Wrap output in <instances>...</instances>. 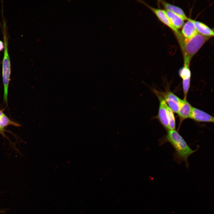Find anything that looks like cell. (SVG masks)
Masks as SVG:
<instances>
[{
	"label": "cell",
	"instance_id": "7",
	"mask_svg": "<svg viewBox=\"0 0 214 214\" xmlns=\"http://www.w3.org/2000/svg\"><path fill=\"white\" fill-rule=\"evenodd\" d=\"M164 98L168 107L174 112L177 114L182 100L172 92H169L166 93Z\"/></svg>",
	"mask_w": 214,
	"mask_h": 214
},
{
	"label": "cell",
	"instance_id": "14",
	"mask_svg": "<svg viewBox=\"0 0 214 214\" xmlns=\"http://www.w3.org/2000/svg\"><path fill=\"white\" fill-rule=\"evenodd\" d=\"M189 64H184L183 66L179 71V74L182 81L191 80V72Z\"/></svg>",
	"mask_w": 214,
	"mask_h": 214
},
{
	"label": "cell",
	"instance_id": "1",
	"mask_svg": "<svg viewBox=\"0 0 214 214\" xmlns=\"http://www.w3.org/2000/svg\"><path fill=\"white\" fill-rule=\"evenodd\" d=\"M163 141L169 143L174 149V159L177 161H184L186 166H188V157L196 150H192L177 131L175 130L167 131Z\"/></svg>",
	"mask_w": 214,
	"mask_h": 214
},
{
	"label": "cell",
	"instance_id": "4",
	"mask_svg": "<svg viewBox=\"0 0 214 214\" xmlns=\"http://www.w3.org/2000/svg\"><path fill=\"white\" fill-rule=\"evenodd\" d=\"M136 1L146 6L150 9L162 23L167 26L173 32L176 37L181 34V32L172 25L167 15L165 10L154 8L149 5L143 1L137 0Z\"/></svg>",
	"mask_w": 214,
	"mask_h": 214
},
{
	"label": "cell",
	"instance_id": "12",
	"mask_svg": "<svg viewBox=\"0 0 214 214\" xmlns=\"http://www.w3.org/2000/svg\"><path fill=\"white\" fill-rule=\"evenodd\" d=\"M165 11L171 23L178 30L182 27L184 21L181 18L169 11Z\"/></svg>",
	"mask_w": 214,
	"mask_h": 214
},
{
	"label": "cell",
	"instance_id": "3",
	"mask_svg": "<svg viewBox=\"0 0 214 214\" xmlns=\"http://www.w3.org/2000/svg\"><path fill=\"white\" fill-rule=\"evenodd\" d=\"M4 53L2 62V76L4 87V98L7 103L8 89L11 74V63L8 48V40L6 32V26H3Z\"/></svg>",
	"mask_w": 214,
	"mask_h": 214
},
{
	"label": "cell",
	"instance_id": "13",
	"mask_svg": "<svg viewBox=\"0 0 214 214\" xmlns=\"http://www.w3.org/2000/svg\"><path fill=\"white\" fill-rule=\"evenodd\" d=\"M9 125H12L19 127L20 125L17 122L10 119L6 115L4 114L0 118V128L2 129L4 128Z\"/></svg>",
	"mask_w": 214,
	"mask_h": 214
},
{
	"label": "cell",
	"instance_id": "8",
	"mask_svg": "<svg viewBox=\"0 0 214 214\" xmlns=\"http://www.w3.org/2000/svg\"><path fill=\"white\" fill-rule=\"evenodd\" d=\"M193 20L189 18L182 27L181 33L185 38L190 39L198 33Z\"/></svg>",
	"mask_w": 214,
	"mask_h": 214
},
{
	"label": "cell",
	"instance_id": "18",
	"mask_svg": "<svg viewBox=\"0 0 214 214\" xmlns=\"http://www.w3.org/2000/svg\"><path fill=\"white\" fill-rule=\"evenodd\" d=\"M4 114L2 110H0V118Z\"/></svg>",
	"mask_w": 214,
	"mask_h": 214
},
{
	"label": "cell",
	"instance_id": "16",
	"mask_svg": "<svg viewBox=\"0 0 214 214\" xmlns=\"http://www.w3.org/2000/svg\"><path fill=\"white\" fill-rule=\"evenodd\" d=\"M6 130L5 129H3L0 128V133L3 136L7 137V136L5 135L4 132L6 131Z\"/></svg>",
	"mask_w": 214,
	"mask_h": 214
},
{
	"label": "cell",
	"instance_id": "11",
	"mask_svg": "<svg viewBox=\"0 0 214 214\" xmlns=\"http://www.w3.org/2000/svg\"><path fill=\"white\" fill-rule=\"evenodd\" d=\"M193 21L198 33L206 36L210 37L213 36V29L202 22L194 20Z\"/></svg>",
	"mask_w": 214,
	"mask_h": 214
},
{
	"label": "cell",
	"instance_id": "2",
	"mask_svg": "<svg viewBox=\"0 0 214 214\" xmlns=\"http://www.w3.org/2000/svg\"><path fill=\"white\" fill-rule=\"evenodd\" d=\"M211 37L198 33L189 39L185 38L182 35L177 38L183 54L184 64H190L191 61L193 56Z\"/></svg>",
	"mask_w": 214,
	"mask_h": 214
},
{
	"label": "cell",
	"instance_id": "15",
	"mask_svg": "<svg viewBox=\"0 0 214 214\" xmlns=\"http://www.w3.org/2000/svg\"><path fill=\"white\" fill-rule=\"evenodd\" d=\"M167 110L169 122V130H175L176 123L174 112L168 105Z\"/></svg>",
	"mask_w": 214,
	"mask_h": 214
},
{
	"label": "cell",
	"instance_id": "10",
	"mask_svg": "<svg viewBox=\"0 0 214 214\" xmlns=\"http://www.w3.org/2000/svg\"><path fill=\"white\" fill-rule=\"evenodd\" d=\"M166 10L177 15L184 21L187 20L189 18L186 15L183 10L180 8L169 3L164 1H160V2Z\"/></svg>",
	"mask_w": 214,
	"mask_h": 214
},
{
	"label": "cell",
	"instance_id": "5",
	"mask_svg": "<svg viewBox=\"0 0 214 214\" xmlns=\"http://www.w3.org/2000/svg\"><path fill=\"white\" fill-rule=\"evenodd\" d=\"M158 96L159 101L160 105L158 115L154 118L157 119L164 128L167 131L169 130L167 106L164 98L154 93Z\"/></svg>",
	"mask_w": 214,
	"mask_h": 214
},
{
	"label": "cell",
	"instance_id": "6",
	"mask_svg": "<svg viewBox=\"0 0 214 214\" xmlns=\"http://www.w3.org/2000/svg\"><path fill=\"white\" fill-rule=\"evenodd\" d=\"M189 118L197 122H214L213 117L200 109L193 107Z\"/></svg>",
	"mask_w": 214,
	"mask_h": 214
},
{
	"label": "cell",
	"instance_id": "9",
	"mask_svg": "<svg viewBox=\"0 0 214 214\" xmlns=\"http://www.w3.org/2000/svg\"><path fill=\"white\" fill-rule=\"evenodd\" d=\"M193 107L187 101L186 98L182 100L179 111L177 113L180 119V127L182 122L185 119L189 118Z\"/></svg>",
	"mask_w": 214,
	"mask_h": 214
},
{
	"label": "cell",
	"instance_id": "17",
	"mask_svg": "<svg viewBox=\"0 0 214 214\" xmlns=\"http://www.w3.org/2000/svg\"><path fill=\"white\" fill-rule=\"evenodd\" d=\"M4 48V43L1 40H0V51H1Z\"/></svg>",
	"mask_w": 214,
	"mask_h": 214
}]
</instances>
